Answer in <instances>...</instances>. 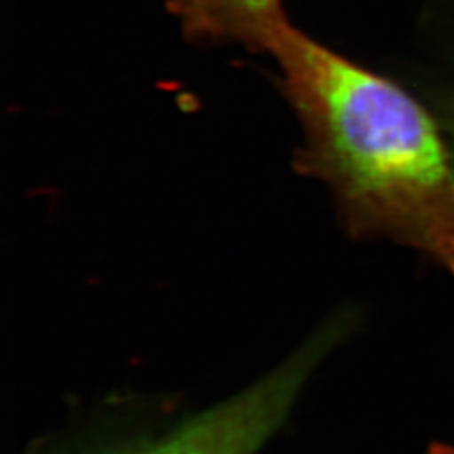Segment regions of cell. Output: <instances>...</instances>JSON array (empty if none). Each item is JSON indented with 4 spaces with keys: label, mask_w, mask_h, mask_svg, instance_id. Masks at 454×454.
I'll return each instance as SVG.
<instances>
[{
    "label": "cell",
    "mask_w": 454,
    "mask_h": 454,
    "mask_svg": "<svg viewBox=\"0 0 454 454\" xmlns=\"http://www.w3.org/2000/svg\"><path fill=\"white\" fill-rule=\"evenodd\" d=\"M264 52L303 130L294 168L328 187L345 231L414 247L454 276V157L433 118L290 20Z\"/></svg>",
    "instance_id": "cell-1"
},
{
    "label": "cell",
    "mask_w": 454,
    "mask_h": 454,
    "mask_svg": "<svg viewBox=\"0 0 454 454\" xmlns=\"http://www.w3.org/2000/svg\"><path fill=\"white\" fill-rule=\"evenodd\" d=\"M333 317L294 354L249 387L118 454H258L288 418L309 375L348 330Z\"/></svg>",
    "instance_id": "cell-2"
},
{
    "label": "cell",
    "mask_w": 454,
    "mask_h": 454,
    "mask_svg": "<svg viewBox=\"0 0 454 454\" xmlns=\"http://www.w3.org/2000/svg\"><path fill=\"white\" fill-rule=\"evenodd\" d=\"M197 44H239L264 52L290 19L283 0H160Z\"/></svg>",
    "instance_id": "cell-3"
},
{
    "label": "cell",
    "mask_w": 454,
    "mask_h": 454,
    "mask_svg": "<svg viewBox=\"0 0 454 454\" xmlns=\"http://www.w3.org/2000/svg\"><path fill=\"white\" fill-rule=\"evenodd\" d=\"M424 454H454V444H446V442L433 444Z\"/></svg>",
    "instance_id": "cell-4"
},
{
    "label": "cell",
    "mask_w": 454,
    "mask_h": 454,
    "mask_svg": "<svg viewBox=\"0 0 454 454\" xmlns=\"http://www.w3.org/2000/svg\"><path fill=\"white\" fill-rule=\"evenodd\" d=\"M451 112H450V130H451V152H453L454 157V93L451 98Z\"/></svg>",
    "instance_id": "cell-5"
}]
</instances>
